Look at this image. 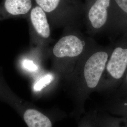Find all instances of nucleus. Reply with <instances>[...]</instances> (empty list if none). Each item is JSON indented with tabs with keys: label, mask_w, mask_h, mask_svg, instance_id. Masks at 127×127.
Wrapping results in <instances>:
<instances>
[{
	"label": "nucleus",
	"mask_w": 127,
	"mask_h": 127,
	"mask_svg": "<svg viewBox=\"0 0 127 127\" xmlns=\"http://www.w3.org/2000/svg\"><path fill=\"white\" fill-rule=\"evenodd\" d=\"M108 55L104 51L97 52L87 61L84 68V76L87 85L94 89L98 85L104 71Z\"/></svg>",
	"instance_id": "nucleus-1"
},
{
	"label": "nucleus",
	"mask_w": 127,
	"mask_h": 127,
	"mask_svg": "<svg viewBox=\"0 0 127 127\" xmlns=\"http://www.w3.org/2000/svg\"><path fill=\"white\" fill-rule=\"evenodd\" d=\"M83 45L82 41L74 35L62 37L54 46L53 52L57 58L74 57L82 53Z\"/></svg>",
	"instance_id": "nucleus-2"
},
{
	"label": "nucleus",
	"mask_w": 127,
	"mask_h": 127,
	"mask_svg": "<svg viewBox=\"0 0 127 127\" xmlns=\"http://www.w3.org/2000/svg\"><path fill=\"white\" fill-rule=\"evenodd\" d=\"M127 67V49L116 48L114 50L106 66L109 74L119 80L123 77Z\"/></svg>",
	"instance_id": "nucleus-3"
},
{
	"label": "nucleus",
	"mask_w": 127,
	"mask_h": 127,
	"mask_svg": "<svg viewBox=\"0 0 127 127\" xmlns=\"http://www.w3.org/2000/svg\"><path fill=\"white\" fill-rule=\"evenodd\" d=\"M110 0H96L89 11V18L93 27L100 28L107 20V9L110 5Z\"/></svg>",
	"instance_id": "nucleus-4"
},
{
	"label": "nucleus",
	"mask_w": 127,
	"mask_h": 127,
	"mask_svg": "<svg viewBox=\"0 0 127 127\" xmlns=\"http://www.w3.org/2000/svg\"><path fill=\"white\" fill-rule=\"evenodd\" d=\"M30 17L36 32L43 38H47L50 36V26L43 9L39 6L34 7L31 11Z\"/></svg>",
	"instance_id": "nucleus-5"
},
{
	"label": "nucleus",
	"mask_w": 127,
	"mask_h": 127,
	"mask_svg": "<svg viewBox=\"0 0 127 127\" xmlns=\"http://www.w3.org/2000/svg\"><path fill=\"white\" fill-rule=\"evenodd\" d=\"M24 119L28 127H52L50 119L36 110H27L24 114Z\"/></svg>",
	"instance_id": "nucleus-6"
},
{
	"label": "nucleus",
	"mask_w": 127,
	"mask_h": 127,
	"mask_svg": "<svg viewBox=\"0 0 127 127\" xmlns=\"http://www.w3.org/2000/svg\"><path fill=\"white\" fill-rule=\"evenodd\" d=\"M32 6L31 0H5L3 4L6 11L14 16L27 13Z\"/></svg>",
	"instance_id": "nucleus-7"
},
{
	"label": "nucleus",
	"mask_w": 127,
	"mask_h": 127,
	"mask_svg": "<svg viewBox=\"0 0 127 127\" xmlns=\"http://www.w3.org/2000/svg\"><path fill=\"white\" fill-rule=\"evenodd\" d=\"M60 0H35L37 4L46 12H51L56 9Z\"/></svg>",
	"instance_id": "nucleus-8"
},
{
	"label": "nucleus",
	"mask_w": 127,
	"mask_h": 127,
	"mask_svg": "<svg viewBox=\"0 0 127 127\" xmlns=\"http://www.w3.org/2000/svg\"><path fill=\"white\" fill-rule=\"evenodd\" d=\"M53 79V76L50 74H47L37 81L34 85L33 89L35 91H40L47 85L49 84Z\"/></svg>",
	"instance_id": "nucleus-9"
},
{
	"label": "nucleus",
	"mask_w": 127,
	"mask_h": 127,
	"mask_svg": "<svg viewBox=\"0 0 127 127\" xmlns=\"http://www.w3.org/2000/svg\"><path fill=\"white\" fill-rule=\"evenodd\" d=\"M23 68L30 72H35L38 70V67L33 62L29 59H25L22 62Z\"/></svg>",
	"instance_id": "nucleus-10"
},
{
	"label": "nucleus",
	"mask_w": 127,
	"mask_h": 127,
	"mask_svg": "<svg viewBox=\"0 0 127 127\" xmlns=\"http://www.w3.org/2000/svg\"><path fill=\"white\" fill-rule=\"evenodd\" d=\"M119 7L127 13V0H115Z\"/></svg>",
	"instance_id": "nucleus-11"
},
{
	"label": "nucleus",
	"mask_w": 127,
	"mask_h": 127,
	"mask_svg": "<svg viewBox=\"0 0 127 127\" xmlns=\"http://www.w3.org/2000/svg\"><path fill=\"white\" fill-rule=\"evenodd\" d=\"M121 112L123 114H124L125 116H126L127 117V105L125 107L122 108Z\"/></svg>",
	"instance_id": "nucleus-12"
},
{
	"label": "nucleus",
	"mask_w": 127,
	"mask_h": 127,
	"mask_svg": "<svg viewBox=\"0 0 127 127\" xmlns=\"http://www.w3.org/2000/svg\"><path fill=\"white\" fill-rule=\"evenodd\" d=\"M126 81H127V76H126Z\"/></svg>",
	"instance_id": "nucleus-13"
}]
</instances>
